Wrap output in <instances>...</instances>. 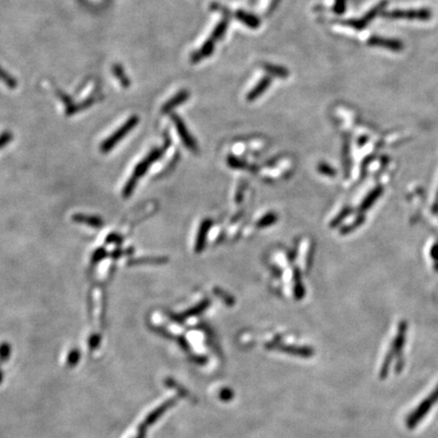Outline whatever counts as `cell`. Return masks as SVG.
Wrapping results in <instances>:
<instances>
[{"label": "cell", "mask_w": 438, "mask_h": 438, "mask_svg": "<svg viewBox=\"0 0 438 438\" xmlns=\"http://www.w3.org/2000/svg\"><path fill=\"white\" fill-rule=\"evenodd\" d=\"M161 154H162V149L155 148L147 155V157H145L141 162H139L135 166L132 177L128 180V182L126 183L124 190H123V196L125 198H129L131 196V194L133 193V191L136 187L138 180L147 171V169L150 167V165L153 162H155L157 159L160 158Z\"/></svg>", "instance_id": "1"}, {"label": "cell", "mask_w": 438, "mask_h": 438, "mask_svg": "<svg viewBox=\"0 0 438 438\" xmlns=\"http://www.w3.org/2000/svg\"><path fill=\"white\" fill-rule=\"evenodd\" d=\"M138 123L137 117H131L122 127H120L114 134H112L107 140H105L101 145V150L103 152H109L111 149L115 147V145L122 140Z\"/></svg>", "instance_id": "2"}, {"label": "cell", "mask_w": 438, "mask_h": 438, "mask_svg": "<svg viewBox=\"0 0 438 438\" xmlns=\"http://www.w3.org/2000/svg\"><path fill=\"white\" fill-rule=\"evenodd\" d=\"M172 121H173V123H174L176 129H177L179 135L181 136V138H182L184 144H185L189 149H191V150H193V151L196 150V149H197V143H196V141L194 140V138L192 137V135L190 134V132L188 131V129H187L185 123L183 122V120H182L179 116L173 115V116H172Z\"/></svg>", "instance_id": "3"}, {"label": "cell", "mask_w": 438, "mask_h": 438, "mask_svg": "<svg viewBox=\"0 0 438 438\" xmlns=\"http://www.w3.org/2000/svg\"><path fill=\"white\" fill-rule=\"evenodd\" d=\"M384 5H385V3H381L377 7H375L374 9H372L370 12H368L367 15L364 16L362 19H360V20H349V21L344 22V25L352 27V28L357 29V30H362L363 28H365L367 26L368 23H370L375 18V16H377L380 13V11L384 7Z\"/></svg>", "instance_id": "4"}, {"label": "cell", "mask_w": 438, "mask_h": 438, "mask_svg": "<svg viewBox=\"0 0 438 438\" xmlns=\"http://www.w3.org/2000/svg\"><path fill=\"white\" fill-rule=\"evenodd\" d=\"M386 18L391 19H409V20H428L430 13L426 10L421 11H395L385 14Z\"/></svg>", "instance_id": "5"}, {"label": "cell", "mask_w": 438, "mask_h": 438, "mask_svg": "<svg viewBox=\"0 0 438 438\" xmlns=\"http://www.w3.org/2000/svg\"><path fill=\"white\" fill-rule=\"evenodd\" d=\"M72 221L78 224H85L87 226H91L94 229H102L104 227L103 219L99 216H93V215H86V214H74L72 216Z\"/></svg>", "instance_id": "6"}, {"label": "cell", "mask_w": 438, "mask_h": 438, "mask_svg": "<svg viewBox=\"0 0 438 438\" xmlns=\"http://www.w3.org/2000/svg\"><path fill=\"white\" fill-rule=\"evenodd\" d=\"M271 82H272V79L270 76L263 77L258 82V84L248 94V96H247L248 101L253 102V101L257 100L259 97H261L269 89V86L271 85Z\"/></svg>", "instance_id": "7"}, {"label": "cell", "mask_w": 438, "mask_h": 438, "mask_svg": "<svg viewBox=\"0 0 438 438\" xmlns=\"http://www.w3.org/2000/svg\"><path fill=\"white\" fill-rule=\"evenodd\" d=\"M214 47H215V42L213 40H211L210 38L203 44V46L200 48L199 51L195 52L192 57L191 60L193 63H197L199 61H201L204 58L209 57L210 55H212V53L214 52Z\"/></svg>", "instance_id": "8"}, {"label": "cell", "mask_w": 438, "mask_h": 438, "mask_svg": "<svg viewBox=\"0 0 438 438\" xmlns=\"http://www.w3.org/2000/svg\"><path fill=\"white\" fill-rule=\"evenodd\" d=\"M369 45L372 46H379V47H384L386 49L389 50H393V51H399L403 48V45L401 42L396 41V40H387V39H382L379 37H373L371 39H369L368 41Z\"/></svg>", "instance_id": "9"}, {"label": "cell", "mask_w": 438, "mask_h": 438, "mask_svg": "<svg viewBox=\"0 0 438 438\" xmlns=\"http://www.w3.org/2000/svg\"><path fill=\"white\" fill-rule=\"evenodd\" d=\"M190 94L187 91H182L179 94H177L172 99H170L169 101H167L163 108H162V112L163 113H169L170 111H172L174 108H177L178 106H180L181 104L185 103L188 99H189Z\"/></svg>", "instance_id": "10"}, {"label": "cell", "mask_w": 438, "mask_h": 438, "mask_svg": "<svg viewBox=\"0 0 438 438\" xmlns=\"http://www.w3.org/2000/svg\"><path fill=\"white\" fill-rule=\"evenodd\" d=\"M236 18L251 29H258L261 25V21L256 16L244 11H238L236 13Z\"/></svg>", "instance_id": "11"}, {"label": "cell", "mask_w": 438, "mask_h": 438, "mask_svg": "<svg viewBox=\"0 0 438 438\" xmlns=\"http://www.w3.org/2000/svg\"><path fill=\"white\" fill-rule=\"evenodd\" d=\"M211 224L212 223L209 221V219H206V221H204L200 227V230L198 232V237L196 240V246H195V251L197 253H200L205 247L207 233L211 227Z\"/></svg>", "instance_id": "12"}, {"label": "cell", "mask_w": 438, "mask_h": 438, "mask_svg": "<svg viewBox=\"0 0 438 438\" xmlns=\"http://www.w3.org/2000/svg\"><path fill=\"white\" fill-rule=\"evenodd\" d=\"M437 398H438V388L433 392V396H432L430 399H428V400H427L423 405H421V407L416 411L415 415H413V417L410 419V422H409V423L412 424V425L416 424L417 421L419 420V418H420L422 415H424V413L428 410V408L431 407L430 405L433 404V403L437 400Z\"/></svg>", "instance_id": "13"}, {"label": "cell", "mask_w": 438, "mask_h": 438, "mask_svg": "<svg viewBox=\"0 0 438 438\" xmlns=\"http://www.w3.org/2000/svg\"><path fill=\"white\" fill-rule=\"evenodd\" d=\"M263 68L270 75L276 76V77H279V78H286L289 75V71L285 67H282V66H279V65H273V64L266 63V64L263 65Z\"/></svg>", "instance_id": "14"}, {"label": "cell", "mask_w": 438, "mask_h": 438, "mask_svg": "<svg viewBox=\"0 0 438 438\" xmlns=\"http://www.w3.org/2000/svg\"><path fill=\"white\" fill-rule=\"evenodd\" d=\"M167 259L162 257H147V258H138V259H131L128 262V265H141V264H163L166 263Z\"/></svg>", "instance_id": "15"}, {"label": "cell", "mask_w": 438, "mask_h": 438, "mask_svg": "<svg viewBox=\"0 0 438 438\" xmlns=\"http://www.w3.org/2000/svg\"><path fill=\"white\" fill-rule=\"evenodd\" d=\"M228 27H229V22H228L227 20L222 21L221 23H219V24L215 27V29L213 30L210 39L213 40L214 42H216L217 40H221V39L226 35V32H227V30H228Z\"/></svg>", "instance_id": "16"}, {"label": "cell", "mask_w": 438, "mask_h": 438, "mask_svg": "<svg viewBox=\"0 0 438 438\" xmlns=\"http://www.w3.org/2000/svg\"><path fill=\"white\" fill-rule=\"evenodd\" d=\"M276 221H277L276 214H274V213H268L262 219H260V222L258 223L257 226L259 228H261V229H264V228H267V227L273 225L274 223H276Z\"/></svg>", "instance_id": "17"}, {"label": "cell", "mask_w": 438, "mask_h": 438, "mask_svg": "<svg viewBox=\"0 0 438 438\" xmlns=\"http://www.w3.org/2000/svg\"><path fill=\"white\" fill-rule=\"evenodd\" d=\"M108 256V253L106 251V249L104 248H99L98 250H96V252L93 254L92 256V263L93 264H98L100 263L102 260H104L106 257Z\"/></svg>", "instance_id": "18"}, {"label": "cell", "mask_w": 438, "mask_h": 438, "mask_svg": "<svg viewBox=\"0 0 438 438\" xmlns=\"http://www.w3.org/2000/svg\"><path fill=\"white\" fill-rule=\"evenodd\" d=\"M0 79H3L4 82H6L11 87H16V85H17L15 79L12 76L8 75L7 72H5L2 68H0Z\"/></svg>", "instance_id": "19"}, {"label": "cell", "mask_w": 438, "mask_h": 438, "mask_svg": "<svg viewBox=\"0 0 438 438\" xmlns=\"http://www.w3.org/2000/svg\"><path fill=\"white\" fill-rule=\"evenodd\" d=\"M122 242H123V238H122V236H120V235L117 234V233L110 234V235L108 236V238L106 239V243L109 244V245H112V244H117V245H119V244H121Z\"/></svg>", "instance_id": "20"}, {"label": "cell", "mask_w": 438, "mask_h": 438, "mask_svg": "<svg viewBox=\"0 0 438 438\" xmlns=\"http://www.w3.org/2000/svg\"><path fill=\"white\" fill-rule=\"evenodd\" d=\"M346 10V0H336L334 6V12L338 15H342Z\"/></svg>", "instance_id": "21"}, {"label": "cell", "mask_w": 438, "mask_h": 438, "mask_svg": "<svg viewBox=\"0 0 438 438\" xmlns=\"http://www.w3.org/2000/svg\"><path fill=\"white\" fill-rule=\"evenodd\" d=\"M133 253V249L131 248V249H127V250H121V249H116L115 251H113L112 252V254H111V257L112 258H114V259H118V258H120L121 256H124V255H129V254H132Z\"/></svg>", "instance_id": "22"}, {"label": "cell", "mask_w": 438, "mask_h": 438, "mask_svg": "<svg viewBox=\"0 0 438 438\" xmlns=\"http://www.w3.org/2000/svg\"><path fill=\"white\" fill-rule=\"evenodd\" d=\"M13 139V135L10 132H5L0 135V148L6 146L8 143H10Z\"/></svg>", "instance_id": "23"}, {"label": "cell", "mask_w": 438, "mask_h": 438, "mask_svg": "<svg viewBox=\"0 0 438 438\" xmlns=\"http://www.w3.org/2000/svg\"><path fill=\"white\" fill-rule=\"evenodd\" d=\"M295 284H296L295 293L298 297L299 296L301 297L303 295V286H302V283H301V280H300V277L298 274H296V277H295Z\"/></svg>", "instance_id": "24"}, {"label": "cell", "mask_w": 438, "mask_h": 438, "mask_svg": "<svg viewBox=\"0 0 438 438\" xmlns=\"http://www.w3.org/2000/svg\"><path fill=\"white\" fill-rule=\"evenodd\" d=\"M319 170L322 173H325V174H328V176H333L335 173L334 169L332 167H330L328 164H324V163L319 165Z\"/></svg>", "instance_id": "25"}, {"label": "cell", "mask_w": 438, "mask_h": 438, "mask_svg": "<svg viewBox=\"0 0 438 438\" xmlns=\"http://www.w3.org/2000/svg\"><path fill=\"white\" fill-rule=\"evenodd\" d=\"M229 163H230L233 167H236V168H241V167L244 166V162L240 161L238 158L233 157V156H230V157H229Z\"/></svg>", "instance_id": "26"}, {"label": "cell", "mask_w": 438, "mask_h": 438, "mask_svg": "<svg viewBox=\"0 0 438 438\" xmlns=\"http://www.w3.org/2000/svg\"><path fill=\"white\" fill-rule=\"evenodd\" d=\"M280 2V0H273L272 2V4H271V7H270V10L272 11V10H274V8L278 5V3Z\"/></svg>", "instance_id": "27"}]
</instances>
